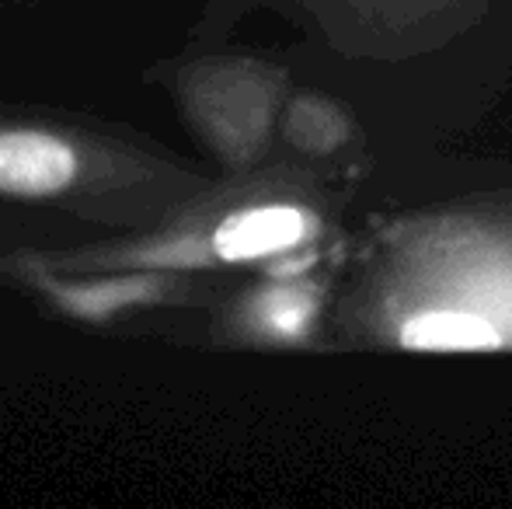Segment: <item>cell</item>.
<instances>
[{
	"instance_id": "2",
	"label": "cell",
	"mask_w": 512,
	"mask_h": 509,
	"mask_svg": "<svg viewBox=\"0 0 512 509\" xmlns=\"http://www.w3.org/2000/svg\"><path fill=\"white\" fill-rule=\"evenodd\" d=\"M317 231L307 206L293 199L234 196L213 185L140 234L84 241V245H11L32 262L60 272L171 269L209 272L248 265L300 248Z\"/></svg>"
},
{
	"instance_id": "4",
	"label": "cell",
	"mask_w": 512,
	"mask_h": 509,
	"mask_svg": "<svg viewBox=\"0 0 512 509\" xmlns=\"http://www.w3.org/2000/svg\"><path fill=\"white\" fill-rule=\"evenodd\" d=\"M317 297L304 283H269L241 297L234 311H227V328L248 342L265 346H290L307 339L314 325Z\"/></svg>"
},
{
	"instance_id": "3",
	"label": "cell",
	"mask_w": 512,
	"mask_h": 509,
	"mask_svg": "<svg viewBox=\"0 0 512 509\" xmlns=\"http://www.w3.org/2000/svg\"><path fill=\"white\" fill-rule=\"evenodd\" d=\"M185 123L227 164H248L262 147L269 84L248 63L185 60L157 67Z\"/></svg>"
},
{
	"instance_id": "5",
	"label": "cell",
	"mask_w": 512,
	"mask_h": 509,
	"mask_svg": "<svg viewBox=\"0 0 512 509\" xmlns=\"http://www.w3.org/2000/svg\"><path fill=\"white\" fill-rule=\"evenodd\" d=\"M401 346L422 353H481L499 349L502 335L467 311H422L401 325Z\"/></svg>"
},
{
	"instance_id": "1",
	"label": "cell",
	"mask_w": 512,
	"mask_h": 509,
	"mask_svg": "<svg viewBox=\"0 0 512 509\" xmlns=\"http://www.w3.org/2000/svg\"><path fill=\"white\" fill-rule=\"evenodd\" d=\"M203 189V171L126 123L0 105V245L140 234Z\"/></svg>"
}]
</instances>
